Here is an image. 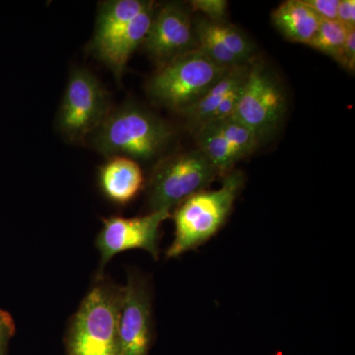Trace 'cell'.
Segmentation results:
<instances>
[{"mask_svg":"<svg viewBox=\"0 0 355 355\" xmlns=\"http://www.w3.org/2000/svg\"><path fill=\"white\" fill-rule=\"evenodd\" d=\"M119 338L121 355H148L153 340L150 291L139 273L128 272L123 286Z\"/></svg>","mask_w":355,"mask_h":355,"instance_id":"cell-9","label":"cell"},{"mask_svg":"<svg viewBox=\"0 0 355 355\" xmlns=\"http://www.w3.org/2000/svg\"><path fill=\"white\" fill-rule=\"evenodd\" d=\"M195 31L198 41V50L202 51L210 60L222 69H229L238 65L246 64L242 62L234 53L221 43L220 40L216 38L209 31L205 20H198L195 25Z\"/></svg>","mask_w":355,"mask_h":355,"instance_id":"cell-18","label":"cell"},{"mask_svg":"<svg viewBox=\"0 0 355 355\" xmlns=\"http://www.w3.org/2000/svg\"><path fill=\"white\" fill-rule=\"evenodd\" d=\"M336 20L349 28H355L354 0H340Z\"/></svg>","mask_w":355,"mask_h":355,"instance_id":"cell-25","label":"cell"},{"mask_svg":"<svg viewBox=\"0 0 355 355\" xmlns=\"http://www.w3.org/2000/svg\"><path fill=\"white\" fill-rule=\"evenodd\" d=\"M286 112L284 89L263 65L251 62L249 76L232 116L249 128L260 142L277 132Z\"/></svg>","mask_w":355,"mask_h":355,"instance_id":"cell-7","label":"cell"},{"mask_svg":"<svg viewBox=\"0 0 355 355\" xmlns=\"http://www.w3.org/2000/svg\"><path fill=\"white\" fill-rule=\"evenodd\" d=\"M244 182L243 173L232 170L223 177L220 188L200 191L177 207L173 216L174 240L166 257L178 258L216 236L227 220Z\"/></svg>","mask_w":355,"mask_h":355,"instance_id":"cell-2","label":"cell"},{"mask_svg":"<svg viewBox=\"0 0 355 355\" xmlns=\"http://www.w3.org/2000/svg\"><path fill=\"white\" fill-rule=\"evenodd\" d=\"M250 64L251 62L229 69L197 102L179 114L193 130L211 121L219 105L244 87L249 76Z\"/></svg>","mask_w":355,"mask_h":355,"instance_id":"cell-12","label":"cell"},{"mask_svg":"<svg viewBox=\"0 0 355 355\" xmlns=\"http://www.w3.org/2000/svg\"><path fill=\"white\" fill-rule=\"evenodd\" d=\"M227 70L197 49L160 65L147 91L154 102L180 113L197 102Z\"/></svg>","mask_w":355,"mask_h":355,"instance_id":"cell-4","label":"cell"},{"mask_svg":"<svg viewBox=\"0 0 355 355\" xmlns=\"http://www.w3.org/2000/svg\"><path fill=\"white\" fill-rule=\"evenodd\" d=\"M144 178L137 161L113 156L100 168L99 184L104 195L116 205H127L139 195Z\"/></svg>","mask_w":355,"mask_h":355,"instance_id":"cell-13","label":"cell"},{"mask_svg":"<svg viewBox=\"0 0 355 355\" xmlns=\"http://www.w3.org/2000/svg\"><path fill=\"white\" fill-rule=\"evenodd\" d=\"M154 14V3L148 1L144 10L133 18L118 36L94 51L98 58L109 67L119 78L123 76L132 53L144 43Z\"/></svg>","mask_w":355,"mask_h":355,"instance_id":"cell-11","label":"cell"},{"mask_svg":"<svg viewBox=\"0 0 355 355\" xmlns=\"http://www.w3.org/2000/svg\"><path fill=\"white\" fill-rule=\"evenodd\" d=\"M123 287L100 277L70 322L69 355H121L119 338Z\"/></svg>","mask_w":355,"mask_h":355,"instance_id":"cell-3","label":"cell"},{"mask_svg":"<svg viewBox=\"0 0 355 355\" xmlns=\"http://www.w3.org/2000/svg\"><path fill=\"white\" fill-rule=\"evenodd\" d=\"M193 11L205 14L210 21H223L228 12V2L225 0H193L190 2Z\"/></svg>","mask_w":355,"mask_h":355,"instance_id":"cell-21","label":"cell"},{"mask_svg":"<svg viewBox=\"0 0 355 355\" xmlns=\"http://www.w3.org/2000/svg\"><path fill=\"white\" fill-rule=\"evenodd\" d=\"M219 176L200 150L187 151L165 158L151 173L147 184L149 212H171L187 198L207 190Z\"/></svg>","mask_w":355,"mask_h":355,"instance_id":"cell-5","label":"cell"},{"mask_svg":"<svg viewBox=\"0 0 355 355\" xmlns=\"http://www.w3.org/2000/svg\"><path fill=\"white\" fill-rule=\"evenodd\" d=\"M142 46L159 67L198 49L190 13L180 3H167L154 14Z\"/></svg>","mask_w":355,"mask_h":355,"instance_id":"cell-10","label":"cell"},{"mask_svg":"<svg viewBox=\"0 0 355 355\" xmlns=\"http://www.w3.org/2000/svg\"><path fill=\"white\" fill-rule=\"evenodd\" d=\"M109 113L106 91L94 74L79 67L72 69L58 112L60 132L71 141H80L94 132Z\"/></svg>","mask_w":355,"mask_h":355,"instance_id":"cell-6","label":"cell"},{"mask_svg":"<svg viewBox=\"0 0 355 355\" xmlns=\"http://www.w3.org/2000/svg\"><path fill=\"white\" fill-rule=\"evenodd\" d=\"M321 20H336L340 0H301Z\"/></svg>","mask_w":355,"mask_h":355,"instance_id":"cell-22","label":"cell"},{"mask_svg":"<svg viewBox=\"0 0 355 355\" xmlns=\"http://www.w3.org/2000/svg\"><path fill=\"white\" fill-rule=\"evenodd\" d=\"M349 29L338 20H321L314 38L307 46L336 60L347 40Z\"/></svg>","mask_w":355,"mask_h":355,"instance_id":"cell-20","label":"cell"},{"mask_svg":"<svg viewBox=\"0 0 355 355\" xmlns=\"http://www.w3.org/2000/svg\"><path fill=\"white\" fill-rule=\"evenodd\" d=\"M144 0H110L103 2L98 10L95 31L93 35L92 50L96 51L109 43L133 18L147 6Z\"/></svg>","mask_w":355,"mask_h":355,"instance_id":"cell-14","label":"cell"},{"mask_svg":"<svg viewBox=\"0 0 355 355\" xmlns=\"http://www.w3.org/2000/svg\"><path fill=\"white\" fill-rule=\"evenodd\" d=\"M172 128L162 119L137 105H123L109 113L93 132V146L104 155L149 161L165 150Z\"/></svg>","mask_w":355,"mask_h":355,"instance_id":"cell-1","label":"cell"},{"mask_svg":"<svg viewBox=\"0 0 355 355\" xmlns=\"http://www.w3.org/2000/svg\"><path fill=\"white\" fill-rule=\"evenodd\" d=\"M170 216V211L161 210L142 216H110L103 219V227L96 239L100 253L99 270L96 277H104L103 272L107 263L123 252L144 250L154 259H158L161 226Z\"/></svg>","mask_w":355,"mask_h":355,"instance_id":"cell-8","label":"cell"},{"mask_svg":"<svg viewBox=\"0 0 355 355\" xmlns=\"http://www.w3.org/2000/svg\"><path fill=\"white\" fill-rule=\"evenodd\" d=\"M195 130L198 149L214 165L219 176L224 177L232 171L236 163L242 158L224 139L216 125L207 123Z\"/></svg>","mask_w":355,"mask_h":355,"instance_id":"cell-16","label":"cell"},{"mask_svg":"<svg viewBox=\"0 0 355 355\" xmlns=\"http://www.w3.org/2000/svg\"><path fill=\"white\" fill-rule=\"evenodd\" d=\"M15 334V323L7 311L0 310V355H7L9 343Z\"/></svg>","mask_w":355,"mask_h":355,"instance_id":"cell-24","label":"cell"},{"mask_svg":"<svg viewBox=\"0 0 355 355\" xmlns=\"http://www.w3.org/2000/svg\"><path fill=\"white\" fill-rule=\"evenodd\" d=\"M205 25L209 31L220 40L231 53H234L244 64H250L254 55V46L239 29L223 21H210L205 18Z\"/></svg>","mask_w":355,"mask_h":355,"instance_id":"cell-17","label":"cell"},{"mask_svg":"<svg viewBox=\"0 0 355 355\" xmlns=\"http://www.w3.org/2000/svg\"><path fill=\"white\" fill-rule=\"evenodd\" d=\"M272 23L292 43L308 44L319 29L320 19L301 0H288L272 14Z\"/></svg>","mask_w":355,"mask_h":355,"instance_id":"cell-15","label":"cell"},{"mask_svg":"<svg viewBox=\"0 0 355 355\" xmlns=\"http://www.w3.org/2000/svg\"><path fill=\"white\" fill-rule=\"evenodd\" d=\"M209 123L216 125L224 139L227 140L228 144L241 158L253 153L258 146L259 141L254 132L233 116Z\"/></svg>","mask_w":355,"mask_h":355,"instance_id":"cell-19","label":"cell"},{"mask_svg":"<svg viewBox=\"0 0 355 355\" xmlns=\"http://www.w3.org/2000/svg\"><path fill=\"white\" fill-rule=\"evenodd\" d=\"M336 62H338L343 69L354 72L355 69V28H350L347 40Z\"/></svg>","mask_w":355,"mask_h":355,"instance_id":"cell-23","label":"cell"}]
</instances>
